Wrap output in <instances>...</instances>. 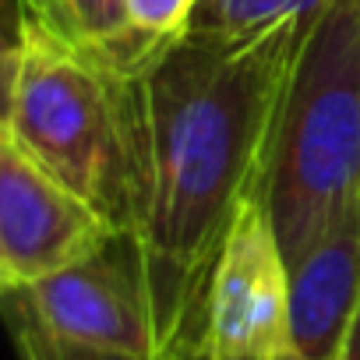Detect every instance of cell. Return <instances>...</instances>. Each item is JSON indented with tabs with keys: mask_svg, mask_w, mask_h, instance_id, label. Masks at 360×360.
Masks as SVG:
<instances>
[{
	"mask_svg": "<svg viewBox=\"0 0 360 360\" xmlns=\"http://www.w3.org/2000/svg\"><path fill=\"white\" fill-rule=\"evenodd\" d=\"M311 18L251 39L180 36L113 75L131 155V237L159 346L184 353L237 209L265 191L283 89Z\"/></svg>",
	"mask_w": 360,
	"mask_h": 360,
	"instance_id": "cell-1",
	"label": "cell"
},
{
	"mask_svg": "<svg viewBox=\"0 0 360 360\" xmlns=\"http://www.w3.org/2000/svg\"><path fill=\"white\" fill-rule=\"evenodd\" d=\"M265 209L286 265L360 198V0H325L290 68Z\"/></svg>",
	"mask_w": 360,
	"mask_h": 360,
	"instance_id": "cell-2",
	"label": "cell"
},
{
	"mask_svg": "<svg viewBox=\"0 0 360 360\" xmlns=\"http://www.w3.org/2000/svg\"><path fill=\"white\" fill-rule=\"evenodd\" d=\"M8 131L113 233H131V155L117 78L36 18H22Z\"/></svg>",
	"mask_w": 360,
	"mask_h": 360,
	"instance_id": "cell-3",
	"label": "cell"
},
{
	"mask_svg": "<svg viewBox=\"0 0 360 360\" xmlns=\"http://www.w3.org/2000/svg\"><path fill=\"white\" fill-rule=\"evenodd\" d=\"M290 349V265L265 198H248L205 279L180 360H276Z\"/></svg>",
	"mask_w": 360,
	"mask_h": 360,
	"instance_id": "cell-4",
	"label": "cell"
},
{
	"mask_svg": "<svg viewBox=\"0 0 360 360\" xmlns=\"http://www.w3.org/2000/svg\"><path fill=\"white\" fill-rule=\"evenodd\" d=\"M32 314L57 335L96 349L162 356L152 300L131 233L106 237L85 258L18 286Z\"/></svg>",
	"mask_w": 360,
	"mask_h": 360,
	"instance_id": "cell-5",
	"label": "cell"
},
{
	"mask_svg": "<svg viewBox=\"0 0 360 360\" xmlns=\"http://www.w3.org/2000/svg\"><path fill=\"white\" fill-rule=\"evenodd\" d=\"M113 230L71 188L43 169L0 124V272L8 290L29 286L89 251Z\"/></svg>",
	"mask_w": 360,
	"mask_h": 360,
	"instance_id": "cell-6",
	"label": "cell"
},
{
	"mask_svg": "<svg viewBox=\"0 0 360 360\" xmlns=\"http://www.w3.org/2000/svg\"><path fill=\"white\" fill-rule=\"evenodd\" d=\"M360 311V198L290 265V349L339 360Z\"/></svg>",
	"mask_w": 360,
	"mask_h": 360,
	"instance_id": "cell-7",
	"label": "cell"
},
{
	"mask_svg": "<svg viewBox=\"0 0 360 360\" xmlns=\"http://www.w3.org/2000/svg\"><path fill=\"white\" fill-rule=\"evenodd\" d=\"M325 0H198L188 36L205 39H251L290 18H314Z\"/></svg>",
	"mask_w": 360,
	"mask_h": 360,
	"instance_id": "cell-8",
	"label": "cell"
},
{
	"mask_svg": "<svg viewBox=\"0 0 360 360\" xmlns=\"http://www.w3.org/2000/svg\"><path fill=\"white\" fill-rule=\"evenodd\" d=\"M0 311L11 328L18 360H176V356H131V353H113V349H96L85 342H71L57 332H50L32 307L25 304V297L18 290L0 293Z\"/></svg>",
	"mask_w": 360,
	"mask_h": 360,
	"instance_id": "cell-9",
	"label": "cell"
},
{
	"mask_svg": "<svg viewBox=\"0 0 360 360\" xmlns=\"http://www.w3.org/2000/svg\"><path fill=\"white\" fill-rule=\"evenodd\" d=\"M198 0H127V22L148 46H166L188 32Z\"/></svg>",
	"mask_w": 360,
	"mask_h": 360,
	"instance_id": "cell-10",
	"label": "cell"
},
{
	"mask_svg": "<svg viewBox=\"0 0 360 360\" xmlns=\"http://www.w3.org/2000/svg\"><path fill=\"white\" fill-rule=\"evenodd\" d=\"M18 68H22V29L15 32V29L0 25V124H8L11 117Z\"/></svg>",
	"mask_w": 360,
	"mask_h": 360,
	"instance_id": "cell-11",
	"label": "cell"
},
{
	"mask_svg": "<svg viewBox=\"0 0 360 360\" xmlns=\"http://www.w3.org/2000/svg\"><path fill=\"white\" fill-rule=\"evenodd\" d=\"M18 8H22V18H36L46 29H53L57 11H60V0H18Z\"/></svg>",
	"mask_w": 360,
	"mask_h": 360,
	"instance_id": "cell-12",
	"label": "cell"
},
{
	"mask_svg": "<svg viewBox=\"0 0 360 360\" xmlns=\"http://www.w3.org/2000/svg\"><path fill=\"white\" fill-rule=\"evenodd\" d=\"M339 360H360V311H356V318H353V325L346 332V342H342Z\"/></svg>",
	"mask_w": 360,
	"mask_h": 360,
	"instance_id": "cell-13",
	"label": "cell"
},
{
	"mask_svg": "<svg viewBox=\"0 0 360 360\" xmlns=\"http://www.w3.org/2000/svg\"><path fill=\"white\" fill-rule=\"evenodd\" d=\"M0 25L4 29H22V8H18V0H0Z\"/></svg>",
	"mask_w": 360,
	"mask_h": 360,
	"instance_id": "cell-14",
	"label": "cell"
},
{
	"mask_svg": "<svg viewBox=\"0 0 360 360\" xmlns=\"http://www.w3.org/2000/svg\"><path fill=\"white\" fill-rule=\"evenodd\" d=\"M276 360H311V356H304V353H297V349H286V353H279Z\"/></svg>",
	"mask_w": 360,
	"mask_h": 360,
	"instance_id": "cell-15",
	"label": "cell"
},
{
	"mask_svg": "<svg viewBox=\"0 0 360 360\" xmlns=\"http://www.w3.org/2000/svg\"><path fill=\"white\" fill-rule=\"evenodd\" d=\"M0 293H8V279H4V272H0Z\"/></svg>",
	"mask_w": 360,
	"mask_h": 360,
	"instance_id": "cell-16",
	"label": "cell"
}]
</instances>
